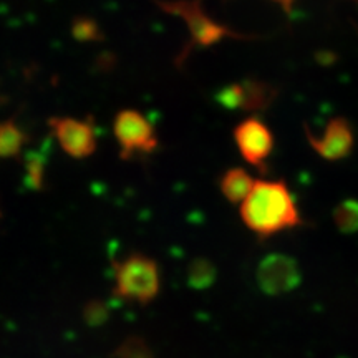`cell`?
I'll return each instance as SVG.
<instances>
[{"label": "cell", "instance_id": "obj_14", "mask_svg": "<svg viewBox=\"0 0 358 358\" xmlns=\"http://www.w3.org/2000/svg\"><path fill=\"white\" fill-rule=\"evenodd\" d=\"M71 35L78 42H100L103 38V34L100 30V25L90 17L80 15L71 24Z\"/></svg>", "mask_w": 358, "mask_h": 358}, {"label": "cell", "instance_id": "obj_18", "mask_svg": "<svg viewBox=\"0 0 358 358\" xmlns=\"http://www.w3.org/2000/svg\"><path fill=\"white\" fill-rule=\"evenodd\" d=\"M271 2H274V3H277V6H280L282 10H284L290 17V15H292L294 6H295V2H297V0H271Z\"/></svg>", "mask_w": 358, "mask_h": 358}, {"label": "cell", "instance_id": "obj_13", "mask_svg": "<svg viewBox=\"0 0 358 358\" xmlns=\"http://www.w3.org/2000/svg\"><path fill=\"white\" fill-rule=\"evenodd\" d=\"M45 158L43 153H40V151H32V153H29L27 156V161H25V169H27V186L30 187V189H35V191H40L43 187V181H45Z\"/></svg>", "mask_w": 358, "mask_h": 358}, {"label": "cell", "instance_id": "obj_7", "mask_svg": "<svg viewBox=\"0 0 358 358\" xmlns=\"http://www.w3.org/2000/svg\"><path fill=\"white\" fill-rule=\"evenodd\" d=\"M48 124L55 133L62 150L73 158H87L96 150L95 129L90 120L50 118Z\"/></svg>", "mask_w": 358, "mask_h": 358}, {"label": "cell", "instance_id": "obj_8", "mask_svg": "<svg viewBox=\"0 0 358 358\" xmlns=\"http://www.w3.org/2000/svg\"><path fill=\"white\" fill-rule=\"evenodd\" d=\"M259 279L264 289L271 292L290 289L299 282L297 264L287 256L272 254L262 261L259 268Z\"/></svg>", "mask_w": 358, "mask_h": 358}, {"label": "cell", "instance_id": "obj_15", "mask_svg": "<svg viewBox=\"0 0 358 358\" xmlns=\"http://www.w3.org/2000/svg\"><path fill=\"white\" fill-rule=\"evenodd\" d=\"M216 101L226 110H241V87L239 82L227 85L216 93Z\"/></svg>", "mask_w": 358, "mask_h": 358}, {"label": "cell", "instance_id": "obj_3", "mask_svg": "<svg viewBox=\"0 0 358 358\" xmlns=\"http://www.w3.org/2000/svg\"><path fill=\"white\" fill-rule=\"evenodd\" d=\"M115 279L116 295L141 306L153 301L161 287L158 264L143 254H131L116 264Z\"/></svg>", "mask_w": 358, "mask_h": 358}, {"label": "cell", "instance_id": "obj_10", "mask_svg": "<svg viewBox=\"0 0 358 358\" xmlns=\"http://www.w3.org/2000/svg\"><path fill=\"white\" fill-rule=\"evenodd\" d=\"M256 179L243 168H231L219 179V189L231 204H243L252 191Z\"/></svg>", "mask_w": 358, "mask_h": 358}, {"label": "cell", "instance_id": "obj_11", "mask_svg": "<svg viewBox=\"0 0 358 358\" xmlns=\"http://www.w3.org/2000/svg\"><path fill=\"white\" fill-rule=\"evenodd\" d=\"M27 141L25 133L13 122L0 123V159L17 158Z\"/></svg>", "mask_w": 358, "mask_h": 358}, {"label": "cell", "instance_id": "obj_1", "mask_svg": "<svg viewBox=\"0 0 358 358\" xmlns=\"http://www.w3.org/2000/svg\"><path fill=\"white\" fill-rule=\"evenodd\" d=\"M241 219L259 239H268L306 224L284 179L256 181L248 199L241 204Z\"/></svg>", "mask_w": 358, "mask_h": 358}, {"label": "cell", "instance_id": "obj_19", "mask_svg": "<svg viewBox=\"0 0 358 358\" xmlns=\"http://www.w3.org/2000/svg\"><path fill=\"white\" fill-rule=\"evenodd\" d=\"M222 2H229V0H222Z\"/></svg>", "mask_w": 358, "mask_h": 358}, {"label": "cell", "instance_id": "obj_4", "mask_svg": "<svg viewBox=\"0 0 358 358\" xmlns=\"http://www.w3.org/2000/svg\"><path fill=\"white\" fill-rule=\"evenodd\" d=\"M234 141L245 163L262 173L267 171V161L274 151L275 138L272 129L259 116H250L237 124Z\"/></svg>", "mask_w": 358, "mask_h": 358}, {"label": "cell", "instance_id": "obj_6", "mask_svg": "<svg viewBox=\"0 0 358 358\" xmlns=\"http://www.w3.org/2000/svg\"><path fill=\"white\" fill-rule=\"evenodd\" d=\"M306 138L308 145L322 159L342 161L348 158L355 150V131L347 118H332L324 129L322 136H315L310 128L306 127Z\"/></svg>", "mask_w": 358, "mask_h": 358}, {"label": "cell", "instance_id": "obj_12", "mask_svg": "<svg viewBox=\"0 0 358 358\" xmlns=\"http://www.w3.org/2000/svg\"><path fill=\"white\" fill-rule=\"evenodd\" d=\"M332 219L335 227L343 234H357L358 232V199H343L335 206Z\"/></svg>", "mask_w": 358, "mask_h": 358}, {"label": "cell", "instance_id": "obj_5", "mask_svg": "<svg viewBox=\"0 0 358 358\" xmlns=\"http://www.w3.org/2000/svg\"><path fill=\"white\" fill-rule=\"evenodd\" d=\"M113 131L122 146L123 159L136 153H153L158 148V138H156L153 127L138 111H120L115 118Z\"/></svg>", "mask_w": 358, "mask_h": 358}, {"label": "cell", "instance_id": "obj_2", "mask_svg": "<svg viewBox=\"0 0 358 358\" xmlns=\"http://www.w3.org/2000/svg\"><path fill=\"white\" fill-rule=\"evenodd\" d=\"M155 3L166 13L185 20L191 40L182 52V58L186 57V52H191L192 47L208 48L222 42L224 38H250L249 35L237 34L229 27L211 19L204 10L203 0H155Z\"/></svg>", "mask_w": 358, "mask_h": 358}, {"label": "cell", "instance_id": "obj_9", "mask_svg": "<svg viewBox=\"0 0 358 358\" xmlns=\"http://www.w3.org/2000/svg\"><path fill=\"white\" fill-rule=\"evenodd\" d=\"M241 87V110L249 113L266 111L279 95V88L266 80L245 78L239 82Z\"/></svg>", "mask_w": 358, "mask_h": 358}, {"label": "cell", "instance_id": "obj_17", "mask_svg": "<svg viewBox=\"0 0 358 358\" xmlns=\"http://www.w3.org/2000/svg\"><path fill=\"white\" fill-rule=\"evenodd\" d=\"M120 358H151L146 343L140 338H129L120 347Z\"/></svg>", "mask_w": 358, "mask_h": 358}, {"label": "cell", "instance_id": "obj_16", "mask_svg": "<svg viewBox=\"0 0 358 358\" xmlns=\"http://www.w3.org/2000/svg\"><path fill=\"white\" fill-rule=\"evenodd\" d=\"M214 277V267L211 262L204 261V259H199L191 266L189 271V279L196 287H203V285L211 284Z\"/></svg>", "mask_w": 358, "mask_h": 358}]
</instances>
